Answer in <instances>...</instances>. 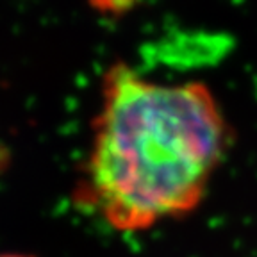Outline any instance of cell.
Segmentation results:
<instances>
[{
	"label": "cell",
	"mask_w": 257,
	"mask_h": 257,
	"mask_svg": "<svg viewBox=\"0 0 257 257\" xmlns=\"http://www.w3.org/2000/svg\"><path fill=\"white\" fill-rule=\"evenodd\" d=\"M229 147V121L207 86L156 82L118 63L102 79L73 198L114 230H147L200 205Z\"/></svg>",
	"instance_id": "cell-1"
},
{
	"label": "cell",
	"mask_w": 257,
	"mask_h": 257,
	"mask_svg": "<svg viewBox=\"0 0 257 257\" xmlns=\"http://www.w3.org/2000/svg\"><path fill=\"white\" fill-rule=\"evenodd\" d=\"M0 257H32V255H24V253H0Z\"/></svg>",
	"instance_id": "cell-2"
}]
</instances>
